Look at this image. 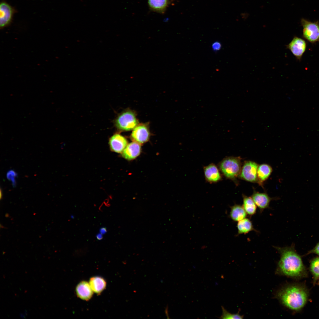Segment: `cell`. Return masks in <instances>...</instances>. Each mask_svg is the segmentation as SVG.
Instances as JSON below:
<instances>
[{
  "label": "cell",
  "instance_id": "obj_1",
  "mask_svg": "<svg viewBox=\"0 0 319 319\" xmlns=\"http://www.w3.org/2000/svg\"><path fill=\"white\" fill-rule=\"evenodd\" d=\"M274 247L280 255L276 271V274L294 278L307 276L306 268L293 245L283 247L274 246Z\"/></svg>",
  "mask_w": 319,
  "mask_h": 319
},
{
  "label": "cell",
  "instance_id": "obj_2",
  "mask_svg": "<svg viewBox=\"0 0 319 319\" xmlns=\"http://www.w3.org/2000/svg\"><path fill=\"white\" fill-rule=\"evenodd\" d=\"M276 296L286 307L293 311H298L307 303L309 293L307 288L302 284H292L279 289Z\"/></svg>",
  "mask_w": 319,
  "mask_h": 319
},
{
  "label": "cell",
  "instance_id": "obj_3",
  "mask_svg": "<svg viewBox=\"0 0 319 319\" xmlns=\"http://www.w3.org/2000/svg\"><path fill=\"white\" fill-rule=\"evenodd\" d=\"M241 159L239 157H227L219 163V169L227 178L235 180L239 176L241 171Z\"/></svg>",
  "mask_w": 319,
  "mask_h": 319
},
{
  "label": "cell",
  "instance_id": "obj_4",
  "mask_svg": "<svg viewBox=\"0 0 319 319\" xmlns=\"http://www.w3.org/2000/svg\"><path fill=\"white\" fill-rule=\"evenodd\" d=\"M114 124L118 131H127L133 130L139 124V121L135 111L128 109L118 115Z\"/></svg>",
  "mask_w": 319,
  "mask_h": 319
},
{
  "label": "cell",
  "instance_id": "obj_5",
  "mask_svg": "<svg viewBox=\"0 0 319 319\" xmlns=\"http://www.w3.org/2000/svg\"><path fill=\"white\" fill-rule=\"evenodd\" d=\"M303 27L302 37L312 43L319 42V22H311L302 18L301 20Z\"/></svg>",
  "mask_w": 319,
  "mask_h": 319
},
{
  "label": "cell",
  "instance_id": "obj_6",
  "mask_svg": "<svg viewBox=\"0 0 319 319\" xmlns=\"http://www.w3.org/2000/svg\"><path fill=\"white\" fill-rule=\"evenodd\" d=\"M258 165L252 161H245L242 167L239 177L246 181L258 183L257 170Z\"/></svg>",
  "mask_w": 319,
  "mask_h": 319
},
{
  "label": "cell",
  "instance_id": "obj_7",
  "mask_svg": "<svg viewBox=\"0 0 319 319\" xmlns=\"http://www.w3.org/2000/svg\"><path fill=\"white\" fill-rule=\"evenodd\" d=\"M150 136L148 125L147 123H142L139 124L133 130L130 137L134 141L141 144L148 141Z\"/></svg>",
  "mask_w": 319,
  "mask_h": 319
},
{
  "label": "cell",
  "instance_id": "obj_8",
  "mask_svg": "<svg viewBox=\"0 0 319 319\" xmlns=\"http://www.w3.org/2000/svg\"><path fill=\"white\" fill-rule=\"evenodd\" d=\"M307 46V43L304 40L295 36L286 46L296 58L300 61L305 51Z\"/></svg>",
  "mask_w": 319,
  "mask_h": 319
},
{
  "label": "cell",
  "instance_id": "obj_9",
  "mask_svg": "<svg viewBox=\"0 0 319 319\" xmlns=\"http://www.w3.org/2000/svg\"><path fill=\"white\" fill-rule=\"evenodd\" d=\"M0 26L4 28L11 23L14 12V9L6 2H1L0 4Z\"/></svg>",
  "mask_w": 319,
  "mask_h": 319
},
{
  "label": "cell",
  "instance_id": "obj_10",
  "mask_svg": "<svg viewBox=\"0 0 319 319\" xmlns=\"http://www.w3.org/2000/svg\"><path fill=\"white\" fill-rule=\"evenodd\" d=\"M109 144L112 151L122 153L128 144L126 139L119 133H116L109 139Z\"/></svg>",
  "mask_w": 319,
  "mask_h": 319
},
{
  "label": "cell",
  "instance_id": "obj_11",
  "mask_svg": "<svg viewBox=\"0 0 319 319\" xmlns=\"http://www.w3.org/2000/svg\"><path fill=\"white\" fill-rule=\"evenodd\" d=\"M251 197L259 209L260 213L266 209L269 208L270 201L272 198L266 193L254 191Z\"/></svg>",
  "mask_w": 319,
  "mask_h": 319
},
{
  "label": "cell",
  "instance_id": "obj_12",
  "mask_svg": "<svg viewBox=\"0 0 319 319\" xmlns=\"http://www.w3.org/2000/svg\"><path fill=\"white\" fill-rule=\"evenodd\" d=\"M141 151L140 144L135 141L128 144L122 153V157L128 160H134L140 154Z\"/></svg>",
  "mask_w": 319,
  "mask_h": 319
},
{
  "label": "cell",
  "instance_id": "obj_13",
  "mask_svg": "<svg viewBox=\"0 0 319 319\" xmlns=\"http://www.w3.org/2000/svg\"><path fill=\"white\" fill-rule=\"evenodd\" d=\"M206 180L210 183L218 182L221 180L222 177L219 170L214 164H210L204 168Z\"/></svg>",
  "mask_w": 319,
  "mask_h": 319
},
{
  "label": "cell",
  "instance_id": "obj_14",
  "mask_svg": "<svg viewBox=\"0 0 319 319\" xmlns=\"http://www.w3.org/2000/svg\"><path fill=\"white\" fill-rule=\"evenodd\" d=\"M76 292L78 297L82 300L87 301L92 297L93 292L89 283L83 281L77 286Z\"/></svg>",
  "mask_w": 319,
  "mask_h": 319
},
{
  "label": "cell",
  "instance_id": "obj_15",
  "mask_svg": "<svg viewBox=\"0 0 319 319\" xmlns=\"http://www.w3.org/2000/svg\"><path fill=\"white\" fill-rule=\"evenodd\" d=\"M237 227L238 235L242 234H246L252 231L257 232H259L254 228L250 220L246 218L238 221Z\"/></svg>",
  "mask_w": 319,
  "mask_h": 319
},
{
  "label": "cell",
  "instance_id": "obj_16",
  "mask_svg": "<svg viewBox=\"0 0 319 319\" xmlns=\"http://www.w3.org/2000/svg\"><path fill=\"white\" fill-rule=\"evenodd\" d=\"M247 214L242 206L235 204L230 208V217L234 221L238 222L244 219Z\"/></svg>",
  "mask_w": 319,
  "mask_h": 319
},
{
  "label": "cell",
  "instance_id": "obj_17",
  "mask_svg": "<svg viewBox=\"0 0 319 319\" xmlns=\"http://www.w3.org/2000/svg\"><path fill=\"white\" fill-rule=\"evenodd\" d=\"M89 284L93 292L98 294L104 290L106 284L105 280L100 276H94L91 278Z\"/></svg>",
  "mask_w": 319,
  "mask_h": 319
},
{
  "label": "cell",
  "instance_id": "obj_18",
  "mask_svg": "<svg viewBox=\"0 0 319 319\" xmlns=\"http://www.w3.org/2000/svg\"><path fill=\"white\" fill-rule=\"evenodd\" d=\"M271 167L267 164H262L258 165L257 170L258 183L262 185V183L269 176L272 172Z\"/></svg>",
  "mask_w": 319,
  "mask_h": 319
},
{
  "label": "cell",
  "instance_id": "obj_19",
  "mask_svg": "<svg viewBox=\"0 0 319 319\" xmlns=\"http://www.w3.org/2000/svg\"><path fill=\"white\" fill-rule=\"evenodd\" d=\"M242 197V206L247 214L250 217L254 215L256 212L257 206L252 198L244 194Z\"/></svg>",
  "mask_w": 319,
  "mask_h": 319
},
{
  "label": "cell",
  "instance_id": "obj_20",
  "mask_svg": "<svg viewBox=\"0 0 319 319\" xmlns=\"http://www.w3.org/2000/svg\"><path fill=\"white\" fill-rule=\"evenodd\" d=\"M150 7L158 12H163L168 4V0H148Z\"/></svg>",
  "mask_w": 319,
  "mask_h": 319
},
{
  "label": "cell",
  "instance_id": "obj_21",
  "mask_svg": "<svg viewBox=\"0 0 319 319\" xmlns=\"http://www.w3.org/2000/svg\"><path fill=\"white\" fill-rule=\"evenodd\" d=\"M310 270L313 278L315 284L319 279V256L313 258L310 264Z\"/></svg>",
  "mask_w": 319,
  "mask_h": 319
},
{
  "label": "cell",
  "instance_id": "obj_22",
  "mask_svg": "<svg viewBox=\"0 0 319 319\" xmlns=\"http://www.w3.org/2000/svg\"><path fill=\"white\" fill-rule=\"evenodd\" d=\"M222 314L221 316L219 318L221 319H242L243 318L242 316L241 315L238 313L236 314H232L228 311L223 307L222 306Z\"/></svg>",
  "mask_w": 319,
  "mask_h": 319
},
{
  "label": "cell",
  "instance_id": "obj_23",
  "mask_svg": "<svg viewBox=\"0 0 319 319\" xmlns=\"http://www.w3.org/2000/svg\"><path fill=\"white\" fill-rule=\"evenodd\" d=\"M6 175L8 179L12 181L13 185L14 186L16 185L15 178L17 176L16 173L13 170H10L7 172Z\"/></svg>",
  "mask_w": 319,
  "mask_h": 319
},
{
  "label": "cell",
  "instance_id": "obj_24",
  "mask_svg": "<svg viewBox=\"0 0 319 319\" xmlns=\"http://www.w3.org/2000/svg\"><path fill=\"white\" fill-rule=\"evenodd\" d=\"M310 253L315 254L319 256V242L312 250L309 251L307 254Z\"/></svg>",
  "mask_w": 319,
  "mask_h": 319
},
{
  "label": "cell",
  "instance_id": "obj_25",
  "mask_svg": "<svg viewBox=\"0 0 319 319\" xmlns=\"http://www.w3.org/2000/svg\"><path fill=\"white\" fill-rule=\"evenodd\" d=\"M221 44L218 42H215L212 45V48L213 49L214 51H217L219 50L221 48Z\"/></svg>",
  "mask_w": 319,
  "mask_h": 319
},
{
  "label": "cell",
  "instance_id": "obj_26",
  "mask_svg": "<svg viewBox=\"0 0 319 319\" xmlns=\"http://www.w3.org/2000/svg\"><path fill=\"white\" fill-rule=\"evenodd\" d=\"M249 16V14L246 12H243L241 14V16L243 19H248Z\"/></svg>",
  "mask_w": 319,
  "mask_h": 319
},
{
  "label": "cell",
  "instance_id": "obj_27",
  "mask_svg": "<svg viewBox=\"0 0 319 319\" xmlns=\"http://www.w3.org/2000/svg\"><path fill=\"white\" fill-rule=\"evenodd\" d=\"M99 231L100 233L103 235L106 234L107 231L106 227H102L100 229Z\"/></svg>",
  "mask_w": 319,
  "mask_h": 319
},
{
  "label": "cell",
  "instance_id": "obj_28",
  "mask_svg": "<svg viewBox=\"0 0 319 319\" xmlns=\"http://www.w3.org/2000/svg\"><path fill=\"white\" fill-rule=\"evenodd\" d=\"M96 237L97 240H101L103 239L102 235L101 233H98L96 235Z\"/></svg>",
  "mask_w": 319,
  "mask_h": 319
},
{
  "label": "cell",
  "instance_id": "obj_29",
  "mask_svg": "<svg viewBox=\"0 0 319 319\" xmlns=\"http://www.w3.org/2000/svg\"><path fill=\"white\" fill-rule=\"evenodd\" d=\"M317 284H318L319 285V279H318V281Z\"/></svg>",
  "mask_w": 319,
  "mask_h": 319
}]
</instances>
